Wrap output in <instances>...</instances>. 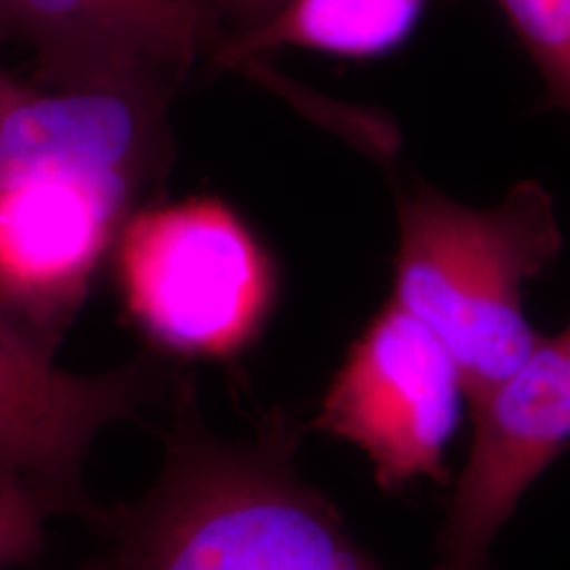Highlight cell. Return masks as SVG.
Listing matches in <instances>:
<instances>
[{
    "mask_svg": "<svg viewBox=\"0 0 570 570\" xmlns=\"http://www.w3.org/2000/svg\"><path fill=\"white\" fill-rule=\"evenodd\" d=\"M117 271L134 322L167 353H239L275 303V266L225 202L195 197L136 209L117 235Z\"/></svg>",
    "mask_w": 570,
    "mask_h": 570,
    "instance_id": "3",
    "label": "cell"
},
{
    "mask_svg": "<svg viewBox=\"0 0 570 570\" xmlns=\"http://www.w3.org/2000/svg\"><path fill=\"white\" fill-rule=\"evenodd\" d=\"M171 96L159 87L37 91L18 82L0 112V184L68 174L134 205L171 159Z\"/></svg>",
    "mask_w": 570,
    "mask_h": 570,
    "instance_id": "7",
    "label": "cell"
},
{
    "mask_svg": "<svg viewBox=\"0 0 570 570\" xmlns=\"http://www.w3.org/2000/svg\"><path fill=\"white\" fill-rule=\"evenodd\" d=\"M16 87H18V82L9 79L4 72H0V112H2L4 104L9 102V98L13 96Z\"/></svg>",
    "mask_w": 570,
    "mask_h": 570,
    "instance_id": "14",
    "label": "cell"
},
{
    "mask_svg": "<svg viewBox=\"0 0 570 570\" xmlns=\"http://www.w3.org/2000/svg\"><path fill=\"white\" fill-rule=\"evenodd\" d=\"M537 66L550 106L570 117V0H497Z\"/></svg>",
    "mask_w": 570,
    "mask_h": 570,
    "instance_id": "11",
    "label": "cell"
},
{
    "mask_svg": "<svg viewBox=\"0 0 570 570\" xmlns=\"http://www.w3.org/2000/svg\"><path fill=\"white\" fill-rule=\"evenodd\" d=\"M0 32L32 49L51 87L174 94L225 39L202 0H0Z\"/></svg>",
    "mask_w": 570,
    "mask_h": 570,
    "instance_id": "6",
    "label": "cell"
},
{
    "mask_svg": "<svg viewBox=\"0 0 570 570\" xmlns=\"http://www.w3.org/2000/svg\"><path fill=\"white\" fill-rule=\"evenodd\" d=\"M42 543V510L26 478L0 482V569L30 560Z\"/></svg>",
    "mask_w": 570,
    "mask_h": 570,
    "instance_id": "12",
    "label": "cell"
},
{
    "mask_svg": "<svg viewBox=\"0 0 570 570\" xmlns=\"http://www.w3.org/2000/svg\"><path fill=\"white\" fill-rule=\"evenodd\" d=\"M212 18L218 21L225 39H237L265 26L287 0H202ZM220 42V45H223Z\"/></svg>",
    "mask_w": 570,
    "mask_h": 570,
    "instance_id": "13",
    "label": "cell"
},
{
    "mask_svg": "<svg viewBox=\"0 0 570 570\" xmlns=\"http://www.w3.org/2000/svg\"><path fill=\"white\" fill-rule=\"evenodd\" d=\"M428 0H287L265 26L223 42L212 61L242 70L279 49H311L348 60L387 56L406 42Z\"/></svg>",
    "mask_w": 570,
    "mask_h": 570,
    "instance_id": "10",
    "label": "cell"
},
{
    "mask_svg": "<svg viewBox=\"0 0 570 570\" xmlns=\"http://www.w3.org/2000/svg\"><path fill=\"white\" fill-rule=\"evenodd\" d=\"M142 387L138 366L63 370L0 311V454L23 475L70 489L96 438L134 414Z\"/></svg>",
    "mask_w": 570,
    "mask_h": 570,
    "instance_id": "9",
    "label": "cell"
},
{
    "mask_svg": "<svg viewBox=\"0 0 570 570\" xmlns=\"http://www.w3.org/2000/svg\"><path fill=\"white\" fill-rule=\"evenodd\" d=\"M468 389L444 343L389 298L351 345L313 428L360 450L383 490L446 475Z\"/></svg>",
    "mask_w": 570,
    "mask_h": 570,
    "instance_id": "4",
    "label": "cell"
},
{
    "mask_svg": "<svg viewBox=\"0 0 570 570\" xmlns=\"http://www.w3.org/2000/svg\"><path fill=\"white\" fill-rule=\"evenodd\" d=\"M471 407L468 459L438 539L435 570H489L492 543L527 490L570 449V324Z\"/></svg>",
    "mask_w": 570,
    "mask_h": 570,
    "instance_id": "5",
    "label": "cell"
},
{
    "mask_svg": "<svg viewBox=\"0 0 570 570\" xmlns=\"http://www.w3.org/2000/svg\"><path fill=\"white\" fill-rule=\"evenodd\" d=\"M294 449L282 416L256 440L212 433L183 381L161 473L119 518L98 570H385Z\"/></svg>",
    "mask_w": 570,
    "mask_h": 570,
    "instance_id": "1",
    "label": "cell"
},
{
    "mask_svg": "<svg viewBox=\"0 0 570 570\" xmlns=\"http://www.w3.org/2000/svg\"><path fill=\"white\" fill-rule=\"evenodd\" d=\"M134 205L100 184L35 174L0 184V301L39 324L63 320Z\"/></svg>",
    "mask_w": 570,
    "mask_h": 570,
    "instance_id": "8",
    "label": "cell"
},
{
    "mask_svg": "<svg viewBox=\"0 0 570 570\" xmlns=\"http://www.w3.org/2000/svg\"><path fill=\"white\" fill-rule=\"evenodd\" d=\"M397 225L391 301L449 348L473 404L541 338L524 292L564 247L553 197L522 180L499 204L471 207L419 183L400 197Z\"/></svg>",
    "mask_w": 570,
    "mask_h": 570,
    "instance_id": "2",
    "label": "cell"
}]
</instances>
